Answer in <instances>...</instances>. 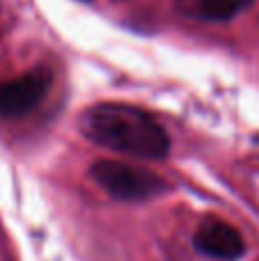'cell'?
I'll return each instance as SVG.
<instances>
[{
    "mask_svg": "<svg viewBox=\"0 0 259 261\" xmlns=\"http://www.w3.org/2000/svg\"><path fill=\"white\" fill-rule=\"evenodd\" d=\"M87 140L138 158H163L170 151L168 133L149 113L128 103H96L81 115Z\"/></svg>",
    "mask_w": 259,
    "mask_h": 261,
    "instance_id": "1",
    "label": "cell"
},
{
    "mask_svg": "<svg viewBox=\"0 0 259 261\" xmlns=\"http://www.w3.org/2000/svg\"><path fill=\"white\" fill-rule=\"evenodd\" d=\"M92 179L115 199L133 202V199H149L154 195L163 193L168 186L159 174L149 170H142L136 165L117 161H101L92 165Z\"/></svg>",
    "mask_w": 259,
    "mask_h": 261,
    "instance_id": "2",
    "label": "cell"
},
{
    "mask_svg": "<svg viewBox=\"0 0 259 261\" xmlns=\"http://www.w3.org/2000/svg\"><path fill=\"white\" fill-rule=\"evenodd\" d=\"M53 76L48 69H32L12 81L0 83V115L3 117H23L35 110L46 96Z\"/></svg>",
    "mask_w": 259,
    "mask_h": 261,
    "instance_id": "3",
    "label": "cell"
},
{
    "mask_svg": "<svg viewBox=\"0 0 259 261\" xmlns=\"http://www.w3.org/2000/svg\"><path fill=\"white\" fill-rule=\"evenodd\" d=\"M195 248L206 257L220 261H234L246 252L243 236L232 225L216 220V218L202 222V227L195 234Z\"/></svg>",
    "mask_w": 259,
    "mask_h": 261,
    "instance_id": "4",
    "label": "cell"
},
{
    "mask_svg": "<svg viewBox=\"0 0 259 261\" xmlns=\"http://www.w3.org/2000/svg\"><path fill=\"white\" fill-rule=\"evenodd\" d=\"M250 0H174L184 16L200 21H227L248 7Z\"/></svg>",
    "mask_w": 259,
    "mask_h": 261,
    "instance_id": "5",
    "label": "cell"
}]
</instances>
